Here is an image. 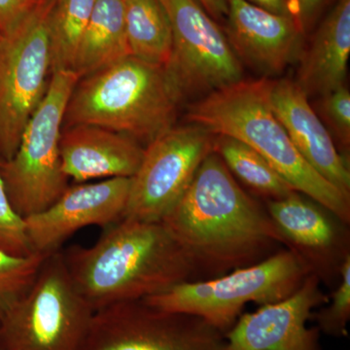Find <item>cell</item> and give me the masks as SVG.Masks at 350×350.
Instances as JSON below:
<instances>
[{"instance_id":"1","label":"cell","mask_w":350,"mask_h":350,"mask_svg":"<svg viewBox=\"0 0 350 350\" xmlns=\"http://www.w3.org/2000/svg\"><path fill=\"white\" fill-rule=\"evenodd\" d=\"M163 223L192 260L197 280L257 264L284 247L266 206L213 151Z\"/></svg>"},{"instance_id":"2","label":"cell","mask_w":350,"mask_h":350,"mask_svg":"<svg viewBox=\"0 0 350 350\" xmlns=\"http://www.w3.org/2000/svg\"><path fill=\"white\" fill-rule=\"evenodd\" d=\"M61 252L75 287L94 312L197 280L192 260L163 222L122 218L105 227L91 247L73 245Z\"/></svg>"},{"instance_id":"3","label":"cell","mask_w":350,"mask_h":350,"mask_svg":"<svg viewBox=\"0 0 350 350\" xmlns=\"http://www.w3.org/2000/svg\"><path fill=\"white\" fill-rule=\"evenodd\" d=\"M273 80L261 78L222 88L189 107L187 118L215 135L236 138L260 154L292 186L350 224V197L304 160L269 103Z\"/></svg>"},{"instance_id":"4","label":"cell","mask_w":350,"mask_h":350,"mask_svg":"<svg viewBox=\"0 0 350 350\" xmlns=\"http://www.w3.org/2000/svg\"><path fill=\"white\" fill-rule=\"evenodd\" d=\"M182 100L165 66L129 56L78 80L64 125L101 126L148 145L174 126Z\"/></svg>"},{"instance_id":"5","label":"cell","mask_w":350,"mask_h":350,"mask_svg":"<svg viewBox=\"0 0 350 350\" xmlns=\"http://www.w3.org/2000/svg\"><path fill=\"white\" fill-rule=\"evenodd\" d=\"M308 275L301 260L282 248L257 264L218 278L179 283L144 300L165 312L194 315L225 335L247 304L264 306L284 300Z\"/></svg>"},{"instance_id":"6","label":"cell","mask_w":350,"mask_h":350,"mask_svg":"<svg viewBox=\"0 0 350 350\" xmlns=\"http://www.w3.org/2000/svg\"><path fill=\"white\" fill-rule=\"evenodd\" d=\"M79 79L73 70L52 73L47 93L27 122L17 150L0 163L7 196L22 218L45 211L68 187L59 142L69 98Z\"/></svg>"},{"instance_id":"7","label":"cell","mask_w":350,"mask_h":350,"mask_svg":"<svg viewBox=\"0 0 350 350\" xmlns=\"http://www.w3.org/2000/svg\"><path fill=\"white\" fill-rule=\"evenodd\" d=\"M94 312L59 251L45 258L31 288L0 317V350H81Z\"/></svg>"},{"instance_id":"8","label":"cell","mask_w":350,"mask_h":350,"mask_svg":"<svg viewBox=\"0 0 350 350\" xmlns=\"http://www.w3.org/2000/svg\"><path fill=\"white\" fill-rule=\"evenodd\" d=\"M54 0H43L0 42V158L15 154L27 122L49 88L52 62L49 17Z\"/></svg>"},{"instance_id":"9","label":"cell","mask_w":350,"mask_h":350,"mask_svg":"<svg viewBox=\"0 0 350 350\" xmlns=\"http://www.w3.org/2000/svg\"><path fill=\"white\" fill-rule=\"evenodd\" d=\"M224 349V334L199 317L135 300L96 310L81 350Z\"/></svg>"},{"instance_id":"10","label":"cell","mask_w":350,"mask_h":350,"mask_svg":"<svg viewBox=\"0 0 350 350\" xmlns=\"http://www.w3.org/2000/svg\"><path fill=\"white\" fill-rule=\"evenodd\" d=\"M215 135L199 125L172 126L144 148L131 177L123 218L163 222L177 206L211 152Z\"/></svg>"},{"instance_id":"11","label":"cell","mask_w":350,"mask_h":350,"mask_svg":"<svg viewBox=\"0 0 350 350\" xmlns=\"http://www.w3.org/2000/svg\"><path fill=\"white\" fill-rule=\"evenodd\" d=\"M160 1L172 31V57L165 68L182 100L202 98L243 79V64L227 36L197 0Z\"/></svg>"},{"instance_id":"12","label":"cell","mask_w":350,"mask_h":350,"mask_svg":"<svg viewBox=\"0 0 350 350\" xmlns=\"http://www.w3.org/2000/svg\"><path fill=\"white\" fill-rule=\"evenodd\" d=\"M265 206L282 234L284 247L321 284L336 286L342 265L350 256L349 225L298 192L284 199L269 200Z\"/></svg>"},{"instance_id":"13","label":"cell","mask_w":350,"mask_h":350,"mask_svg":"<svg viewBox=\"0 0 350 350\" xmlns=\"http://www.w3.org/2000/svg\"><path fill=\"white\" fill-rule=\"evenodd\" d=\"M131 178L115 177L68 187L45 211L25 218L32 250L49 256L61 251L66 239L89 226L114 224L125 213Z\"/></svg>"},{"instance_id":"14","label":"cell","mask_w":350,"mask_h":350,"mask_svg":"<svg viewBox=\"0 0 350 350\" xmlns=\"http://www.w3.org/2000/svg\"><path fill=\"white\" fill-rule=\"evenodd\" d=\"M328 301L319 278L308 275L284 300L243 313L225 334L224 350H322L319 329L308 322Z\"/></svg>"},{"instance_id":"15","label":"cell","mask_w":350,"mask_h":350,"mask_svg":"<svg viewBox=\"0 0 350 350\" xmlns=\"http://www.w3.org/2000/svg\"><path fill=\"white\" fill-rule=\"evenodd\" d=\"M226 18L225 34L239 61L265 75H280L299 57L303 33L292 16L269 12L245 0H228Z\"/></svg>"},{"instance_id":"16","label":"cell","mask_w":350,"mask_h":350,"mask_svg":"<svg viewBox=\"0 0 350 350\" xmlns=\"http://www.w3.org/2000/svg\"><path fill=\"white\" fill-rule=\"evenodd\" d=\"M269 103L304 160L350 197L349 161L340 155L328 129L300 86L293 80H273Z\"/></svg>"},{"instance_id":"17","label":"cell","mask_w":350,"mask_h":350,"mask_svg":"<svg viewBox=\"0 0 350 350\" xmlns=\"http://www.w3.org/2000/svg\"><path fill=\"white\" fill-rule=\"evenodd\" d=\"M62 167L68 178H131L142 162L144 147L117 131L92 125L63 129L59 142Z\"/></svg>"},{"instance_id":"18","label":"cell","mask_w":350,"mask_h":350,"mask_svg":"<svg viewBox=\"0 0 350 350\" xmlns=\"http://www.w3.org/2000/svg\"><path fill=\"white\" fill-rule=\"evenodd\" d=\"M350 55V0H338L301 54L296 83L306 96L344 86Z\"/></svg>"},{"instance_id":"19","label":"cell","mask_w":350,"mask_h":350,"mask_svg":"<svg viewBox=\"0 0 350 350\" xmlns=\"http://www.w3.org/2000/svg\"><path fill=\"white\" fill-rule=\"evenodd\" d=\"M129 56L124 0H96L73 71L83 78Z\"/></svg>"},{"instance_id":"20","label":"cell","mask_w":350,"mask_h":350,"mask_svg":"<svg viewBox=\"0 0 350 350\" xmlns=\"http://www.w3.org/2000/svg\"><path fill=\"white\" fill-rule=\"evenodd\" d=\"M131 56L167 66L172 51V25L160 0H124Z\"/></svg>"},{"instance_id":"21","label":"cell","mask_w":350,"mask_h":350,"mask_svg":"<svg viewBox=\"0 0 350 350\" xmlns=\"http://www.w3.org/2000/svg\"><path fill=\"white\" fill-rule=\"evenodd\" d=\"M213 152L234 178L266 202L284 199L296 192L260 154L236 138L215 135Z\"/></svg>"},{"instance_id":"22","label":"cell","mask_w":350,"mask_h":350,"mask_svg":"<svg viewBox=\"0 0 350 350\" xmlns=\"http://www.w3.org/2000/svg\"><path fill=\"white\" fill-rule=\"evenodd\" d=\"M96 0H54L49 17L52 73L75 69Z\"/></svg>"},{"instance_id":"23","label":"cell","mask_w":350,"mask_h":350,"mask_svg":"<svg viewBox=\"0 0 350 350\" xmlns=\"http://www.w3.org/2000/svg\"><path fill=\"white\" fill-rule=\"evenodd\" d=\"M46 257H17L0 250V317L31 288Z\"/></svg>"},{"instance_id":"24","label":"cell","mask_w":350,"mask_h":350,"mask_svg":"<svg viewBox=\"0 0 350 350\" xmlns=\"http://www.w3.org/2000/svg\"><path fill=\"white\" fill-rule=\"evenodd\" d=\"M310 319L317 322L320 333L335 338L349 335L350 321V256L345 260L340 271V278L334 288L331 301L317 312H312Z\"/></svg>"},{"instance_id":"25","label":"cell","mask_w":350,"mask_h":350,"mask_svg":"<svg viewBox=\"0 0 350 350\" xmlns=\"http://www.w3.org/2000/svg\"><path fill=\"white\" fill-rule=\"evenodd\" d=\"M0 158V163H1ZM0 250L17 257L34 254L27 238L25 219L13 208L0 172Z\"/></svg>"},{"instance_id":"26","label":"cell","mask_w":350,"mask_h":350,"mask_svg":"<svg viewBox=\"0 0 350 350\" xmlns=\"http://www.w3.org/2000/svg\"><path fill=\"white\" fill-rule=\"evenodd\" d=\"M319 110L322 120L340 145L338 152L345 160L349 161L350 94L345 85L321 96Z\"/></svg>"},{"instance_id":"27","label":"cell","mask_w":350,"mask_h":350,"mask_svg":"<svg viewBox=\"0 0 350 350\" xmlns=\"http://www.w3.org/2000/svg\"><path fill=\"white\" fill-rule=\"evenodd\" d=\"M43 0H0V42L13 33Z\"/></svg>"},{"instance_id":"28","label":"cell","mask_w":350,"mask_h":350,"mask_svg":"<svg viewBox=\"0 0 350 350\" xmlns=\"http://www.w3.org/2000/svg\"><path fill=\"white\" fill-rule=\"evenodd\" d=\"M328 0H293L294 18L301 33L310 31Z\"/></svg>"},{"instance_id":"29","label":"cell","mask_w":350,"mask_h":350,"mask_svg":"<svg viewBox=\"0 0 350 350\" xmlns=\"http://www.w3.org/2000/svg\"><path fill=\"white\" fill-rule=\"evenodd\" d=\"M245 1L271 13L294 17L293 0H245Z\"/></svg>"},{"instance_id":"30","label":"cell","mask_w":350,"mask_h":350,"mask_svg":"<svg viewBox=\"0 0 350 350\" xmlns=\"http://www.w3.org/2000/svg\"><path fill=\"white\" fill-rule=\"evenodd\" d=\"M213 19L221 20L227 17L228 0H197Z\"/></svg>"}]
</instances>
